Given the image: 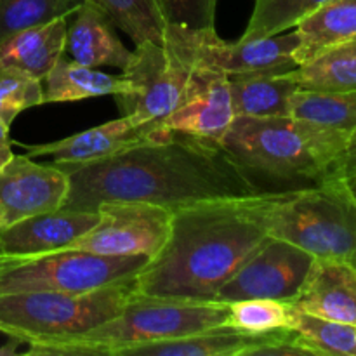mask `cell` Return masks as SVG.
Here are the masks:
<instances>
[{
	"instance_id": "obj_1",
	"label": "cell",
	"mask_w": 356,
	"mask_h": 356,
	"mask_svg": "<svg viewBox=\"0 0 356 356\" xmlns=\"http://www.w3.org/2000/svg\"><path fill=\"white\" fill-rule=\"evenodd\" d=\"M59 167L70 176L63 207L75 211L94 212L106 202H143L174 212L202 202L264 193L221 148L183 136L146 139L110 159Z\"/></svg>"
},
{
	"instance_id": "obj_2",
	"label": "cell",
	"mask_w": 356,
	"mask_h": 356,
	"mask_svg": "<svg viewBox=\"0 0 356 356\" xmlns=\"http://www.w3.org/2000/svg\"><path fill=\"white\" fill-rule=\"evenodd\" d=\"M270 198H221L174 211L169 238L134 277V294L218 302L222 285L270 236L264 226Z\"/></svg>"
},
{
	"instance_id": "obj_3",
	"label": "cell",
	"mask_w": 356,
	"mask_h": 356,
	"mask_svg": "<svg viewBox=\"0 0 356 356\" xmlns=\"http://www.w3.org/2000/svg\"><path fill=\"white\" fill-rule=\"evenodd\" d=\"M350 132L296 117H235L221 149L249 172L284 181L329 179Z\"/></svg>"
},
{
	"instance_id": "obj_4",
	"label": "cell",
	"mask_w": 356,
	"mask_h": 356,
	"mask_svg": "<svg viewBox=\"0 0 356 356\" xmlns=\"http://www.w3.org/2000/svg\"><path fill=\"white\" fill-rule=\"evenodd\" d=\"M228 305L146 298L134 294L115 316L83 334L28 343L26 355L118 356L155 341L225 327Z\"/></svg>"
},
{
	"instance_id": "obj_5",
	"label": "cell",
	"mask_w": 356,
	"mask_h": 356,
	"mask_svg": "<svg viewBox=\"0 0 356 356\" xmlns=\"http://www.w3.org/2000/svg\"><path fill=\"white\" fill-rule=\"evenodd\" d=\"M270 236L294 243L315 259L356 263V202L339 177L271 193L264 207Z\"/></svg>"
},
{
	"instance_id": "obj_6",
	"label": "cell",
	"mask_w": 356,
	"mask_h": 356,
	"mask_svg": "<svg viewBox=\"0 0 356 356\" xmlns=\"http://www.w3.org/2000/svg\"><path fill=\"white\" fill-rule=\"evenodd\" d=\"M134 296V278L90 292L0 294V334L23 343L76 336L117 315Z\"/></svg>"
},
{
	"instance_id": "obj_7",
	"label": "cell",
	"mask_w": 356,
	"mask_h": 356,
	"mask_svg": "<svg viewBox=\"0 0 356 356\" xmlns=\"http://www.w3.org/2000/svg\"><path fill=\"white\" fill-rule=\"evenodd\" d=\"M163 44L191 68L214 70L228 79L287 73L298 66L294 54L299 37L294 28L270 37L226 42L216 33V28L191 30L167 24Z\"/></svg>"
},
{
	"instance_id": "obj_8",
	"label": "cell",
	"mask_w": 356,
	"mask_h": 356,
	"mask_svg": "<svg viewBox=\"0 0 356 356\" xmlns=\"http://www.w3.org/2000/svg\"><path fill=\"white\" fill-rule=\"evenodd\" d=\"M145 256H101L63 249L44 256L14 259L0 271V294L24 291L90 292L129 282L146 264Z\"/></svg>"
},
{
	"instance_id": "obj_9",
	"label": "cell",
	"mask_w": 356,
	"mask_h": 356,
	"mask_svg": "<svg viewBox=\"0 0 356 356\" xmlns=\"http://www.w3.org/2000/svg\"><path fill=\"white\" fill-rule=\"evenodd\" d=\"M191 70L165 44L143 42L136 45L131 61L122 70L127 86L115 96L120 115L141 127L148 139L149 132L184 99Z\"/></svg>"
},
{
	"instance_id": "obj_10",
	"label": "cell",
	"mask_w": 356,
	"mask_h": 356,
	"mask_svg": "<svg viewBox=\"0 0 356 356\" xmlns=\"http://www.w3.org/2000/svg\"><path fill=\"white\" fill-rule=\"evenodd\" d=\"M96 225L70 249L101 256L153 257L167 242L172 211L143 202H106L97 207Z\"/></svg>"
},
{
	"instance_id": "obj_11",
	"label": "cell",
	"mask_w": 356,
	"mask_h": 356,
	"mask_svg": "<svg viewBox=\"0 0 356 356\" xmlns=\"http://www.w3.org/2000/svg\"><path fill=\"white\" fill-rule=\"evenodd\" d=\"M315 257L294 243L268 236L252 256L236 270L218 294V302L242 299H277L292 302L298 298Z\"/></svg>"
},
{
	"instance_id": "obj_12",
	"label": "cell",
	"mask_w": 356,
	"mask_h": 356,
	"mask_svg": "<svg viewBox=\"0 0 356 356\" xmlns=\"http://www.w3.org/2000/svg\"><path fill=\"white\" fill-rule=\"evenodd\" d=\"M235 118L225 73L209 68L191 70L190 86L179 106L149 132V141L183 136L211 148H221V141Z\"/></svg>"
},
{
	"instance_id": "obj_13",
	"label": "cell",
	"mask_w": 356,
	"mask_h": 356,
	"mask_svg": "<svg viewBox=\"0 0 356 356\" xmlns=\"http://www.w3.org/2000/svg\"><path fill=\"white\" fill-rule=\"evenodd\" d=\"M70 176L59 165H42L28 155H13L0 169V229L63 207Z\"/></svg>"
},
{
	"instance_id": "obj_14",
	"label": "cell",
	"mask_w": 356,
	"mask_h": 356,
	"mask_svg": "<svg viewBox=\"0 0 356 356\" xmlns=\"http://www.w3.org/2000/svg\"><path fill=\"white\" fill-rule=\"evenodd\" d=\"M97 219V211H75L66 207L21 219L0 229V254L28 259L70 249L75 240L96 225Z\"/></svg>"
},
{
	"instance_id": "obj_15",
	"label": "cell",
	"mask_w": 356,
	"mask_h": 356,
	"mask_svg": "<svg viewBox=\"0 0 356 356\" xmlns=\"http://www.w3.org/2000/svg\"><path fill=\"white\" fill-rule=\"evenodd\" d=\"M291 305L308 315L356 325V268L346 261L315 259Z\"/></svg>"
},
{
	"instance_id": "obj_16",
	"label": "cell",
	"mask_w": 356,
	"mask_h": 356,
	"mask_svg": "<svg viewBox=\"0 0 356 356\" xmlns=\"http://www.w3.org/2000/svg\"><path fill=\"white\" fill-rule=\"evenodd\" d=\"M143 141H146L145 131L136 127L127 117L120 115L117 120L87 129L59 141L28 145L24 148L28 156H51L58 165L63 163L83 165V163L110 159Z\"/></svg>"
},
{
	"instance_id": "obj_17",
	"label": "cell",
	"mask_w": 356,
	"mask_h": 356,
	"mask_svg": "<svg viewBox=\"0 0 356 356\" xmlns=\"http://www.w3.org/2000/svg\"><path fill=\"white\" fill-rule=\"evenodd\" d=\"M70 21L65 54L82 65L124 70L132 58L115 31V24L97 6L86 0Z\"/></svg>"
},
{
	"instance_id": "obj_18",
	"label": "cell",
	"mask_w": 356,
	"mask_h": 356,
	"mask_svg": "<svg viewBox=\"0 0 356 356\" xmlns=\"http://www.w3.org/2000/svg\"><path fill=\"white\" fill-rule=\"evenodd\" d=\"M72 16L30 26L0 44V65L21 70L44 82L59 58L65 56Z\"/></svg>"
},
{
	"instance_id": "obj_19",
	"label": "cell",
	"mask_w": 356,
	"mask_h": 356,
	"mask_svg": "<svg viewBox=\"0 0 356 356\" xmlns=\"http://www.w3.org/2000/svg\"><path fill=\"white\" fill-rule=\"evenodd\" d=\"M124 76L99 72L63 56L44 79V103H72L101 96H118L125 90Z\"/></svg>"
},
{
	"instance_id": "obj_20",
	"label": "cell",
	"mask_w": 356,
	"mask_h": 356,
	"mask_svg": "<svg viewBox=\"0 0 356 356\" xmlns=\"http://www.w3.org/2000/svg\"><path fill=\"white\" fill-rule=\"evenodd\" d=\"M228 80L235 117H289L291 97L299 90L289 72Z\"/></svg>"
},
{
	"instance_id": "obj_21",
	"label": "cell",
	"mask_w": 356,
	"mask_h": 356,
	"mask_svg": "<svg viewBox=\"0 0 356 356\" xmlns=\"http://www.w3.org/2000/svg\"><path fill=\"white\" fill-rule=\"evenodd\" d=\"M294 30L299 37L294 54L299 66L330 45L356 38V0H329Z\"/></svg>"
},
{
	"instance_id": "obj_22",
	"label": "cell",
	"mask_w": 356,
	"mask_h": 356,
	"mask_svg": "<svg viewBox=\"0 0 356 356\" xmlns=\"http://www.w3.org/2000/svg\"><path fill=\"white\" fill-rule=\"evenodd\" d=\"M289 76L302 90L353 92L356 90V38L323 49L309 61L291 70Z\"/></svg>"
},
{
	"instance_id": "obj_23",
	"label": "cell",
	"mask_w": 356,
	"mask_h": 356,
	"mask_svg": "<svg viewBox=\"0 0 356 356\" xmlns=\"http://www.w3.org/2000/svg\"><path fill=\"white\" fill-rule=\"evenodd\" d=\"M259 336H249L228 327L155 341L124 350L118 356H243Z\"/></svg>"
},
{
	"instance_id": "obj_24",
	"label": "cell",
	"mask_w": 356,
	"mask_h": 356,
	"mask_svg": "<svg viewBox=\"0 0 356 356\" xmlns=\"http://www.w3.org/2000/svg\"><path fill=\"white\" fill-rule=\"evenodd\" d=\"M136 45L143 42L163 44L165 17L159 0H89Z\"/></svg>"
},
{
	"instance_id": "obj_25",
	"label": "cell",
	"mask_w": 356,
	"mask_h": 356,
	"mask_svg": "<svg viewBox=\"0 0 356 356\" xmlns=\"http://www.w3.org/2000/svg\"><path fill=\"white\" fill-rule=\"evenodd\" d=\"M289 115L351 134L356 129V90L315 92L299 89L291 97Z\"/></svg>"
},
{
	"instance_id": "obj_26",
	"label": "cell",
	"mask_w": 356,
	"mask_h": 356,
	"mask_svg": "<svg viewBox=\"0 0 356 356\" xmlns=\"http://www.w3.org/2000/svg\"><path fill=\"white\" fill-rule=\"evenodd\" d=\"M291 330L315 355L356 356V325L308 315L292 306Z\"/></svg>"
},
{
	"instance_id": "obj_27",
	"label": "cell",
	"mask_w": 356,
	"mask_h": 356,
	"mask_svg": "<svg viewBox=\"0 0 356 356\" xmlns=\"http://www.w3.org/2000/svg\"><path fill=\"white\" fill-rule=\"evenodd\" d=\"M291 302L277 299H242L228 305L225 327L249 336L291 330Z\"/></svg>"
},
{
	"instance_id": "obj_28",
	"label": "cell",
	"mask_w": 356,
	"mask_h": 356,
	"mask_svg": "<svg viewBox=\"0 0 356 356\" xmlns=\"http://www.w3.org/2000/svg\"><path fill=\"white\" fill-rule=\"evenodd\" d=\"M329 0H254V10L243 38H259L284 33L318 10Z\"/></svg>"
},
{
	"instance_id": "obj_29",
	"label": "cell",
	"mask_w": 356,
	"mask_h": 356,
	"mask_svg": "<svg viewBox=\"0 0 356 356\" xmlns=\"http://www.w3.org/2000/svg\"><path fill=\"white\" fill-rule=\"evenodd\" d=\"M86 0H0V44L30 26L73 16Z\"/></svg>"
},
{
	"instance_id": "obj_30",
	"label": "cell",
	"mask_w": 356,
	"mask_h": 356,
	"mask_svg": "<svg viewBox=\"0 0 356 356\" xmlns=\"http://www.w3.org/2000/svg\"><path fill=\"white\" fill-rule=\"evenodd\" d=\"M44 104V82L0 65V122L9 125L24 110Z\"/></svg>"
},
{
	"instance_id": "obj_31",
	"label": "cell",
	"mask_w": 356,
	"mask_h": 356,
	"mask_svg": "<svg viewBox=\"0 0 356 356\" xmlns=\"http://www.w3.org/2000/svg\"><path fill=\"white\" fill-rule=\"evenodd\" d=\"M167 24L204 30L216 28L219 0H159Z\"/></svg>"
},
{
	"instance_id": "obj_32",
	"label": "cell",
	"mask_w": 356,
	"mask_h": 356,
	"mask_svg": "<svg viewBox=\"0 0 356 356\" xmlns=\"http://www.w3.org/2000/svg\"><path fill=\"white\" fill-rule=\"evenodd\" d=\"M355 174H356V129L350 136H348V141L346 145H344L343 152L339 153L337 160L334 162L330 177L346 179V177L355 176Z\"/></svg>"
},
{
	"instance_id": "obj_33",
	"label": "cell",
	"mask_w": 356,
	"mask_h": 356,
	"mask_svg": "<svg viewBox=\"0 0 356 356\" xmlns=\"http://www.w3.org/2000/svg\"><path fill=\"white\" fill-rule=\"evenodd\" d=\"M13 141H10L9 136V125H6L3 122H0V169L13 159Z\"/></svg>"
},
{
	"instance_id": "obj_34",
	"label": "cell",
	"mask_w": 356,
	"mask_h": 356,
	"mask_svg": "<svg viewBox=\"0 0 356 356\" xmlns=\"http://www.w3.org/2000/svg\"><path fill=\"white\" fill-rule=\"evenodd\" d=\"M24 344L23 341L17 339V337H9V343H6L3 346H0V356H14L17 355V348Z\"/></svg>"
},
{
	"instance_id": "obj_35",
	"label": "cell",
	"mask_w": 356,
	"mask_h": 356,
	"mask_svg": "<svg viewBox=\"0 0 356 356\" xmlns=\"http://www.w3.org/2000/svg\"><path fill=\"white\" fill-rule=\"evenodd\" d=\"M343 181H344V184H346L350 195L355 198V202H356V174H355V176L346 177V179H343Z\"/></svg>"
},
{
	"instance_id": "obj_36",
	"label": "cell",
	"mask_w": 356,
	"mask_h": 356,
	"mask_svg": "<svg viewBox=\"0 0 356 356\" xmlns=\"http://www.w3.org/2000/svg\"><path fill=\"white\" fill-rule=\"evenodd\" d=\"M14 259H16V257H9V256H3V254H0V271H2L7 264L13 263Z\"/></svg>"
},
{
	"instance_id": "obj_37",
	"label": "cell",
	"mask_w": 356,
	"mask_h": 356,
	"mask_svg": "<svg viewBox=\"0 0 356 356\" xmlns=\"http://www.w3.org/2000/svg\"><path fill=\"white\" fill-rule=\"evenodd\" d=\"M355 268H356V263H355Z\"/></svg>"
}]
</instances>
